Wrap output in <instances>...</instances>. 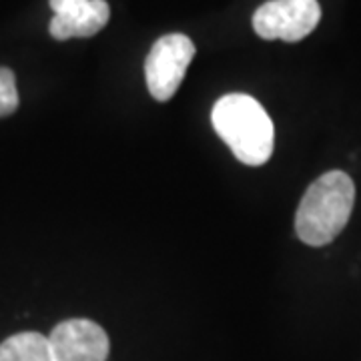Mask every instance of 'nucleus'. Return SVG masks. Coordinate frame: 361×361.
Segmentation results:
<instances>
[{
	"label": "nucleus",
	"instance_id": "4",
	"mask_svg": "<svg viewBox=\"0 0 361 361\" xmlns=\"http://www.w3.org/2000/svg\"><path fill=\"white\" fill-rule=\"evenodd\" d=\"M322 20L317 0H269L253 14V28L263 40L299 42Z\"/></svg>",
	"mask_w": 361,
	"mask_h": 361
},
{
	"label": "nucleus",
	"instance_id": "3",
	"mask_svg": "<svg viewBox=\"0 0 361 361\" xmlns=\"http://www.w3.org/2000/svg\"><path fill=\"white\" fill-rule=\"evenodd\" d=\"M193 56V40L179 32L165 35L151 47L145 61V78L155 101L165 103L175 97Z\"/></svg>",
	"mask_w": 361,
	"mask_h": 361
},
{
	"label": "nucleus",
	"instance_id": "2",
	"mask_svg": "<svg viewBox=\"0 0 361 361\" xmlns=\"http://www.w3.org/2000/svg\"><path fill=\"white\" fill-rule=\"evenodd\" d=\"M355 203V185L343 171L313 180L295 213L297 237L311 247L331 243L345 229Z\"/></svg>",
	"mask_w": 361,
	"mask_h": 361
},
{
	"label": "nucleus",
	"instance_id": "7",
	"mask_svg": "<svg viewBox=\"0 0 361 361\" xmlns=\"http://www.w3.org/2000/svg\"><path fill=\"white\" fill-rule=\"evenodd\" d=\"M0 361H54L49 337L23 331L0 343Z\"/></svg>",
	"mask_w": 361,
	"mask_h": 361
},
{
	"label": "nucleus",
	"instance_id": "1",
	"mask_svg": "<svg viewBox=\"0 0 361 361\" xmlns=\"http://www.w3.org/2000/svg\"><path fill=\"white\" fill-rule=\"evenodd\" d=\"M211 123L235 159L249 167L265 165L273 155V121L251 94L231 92L221 97L211 111Z\"/></svg>",
	"mask_w": 361,
	"mask_h": 361
},
{
	"label": "nucleus",
	"instance_id": "8",
	"mask_svg": "<svg viewBox=\"0 0 361 361\" xmlns=\"http://www.w3.org/2000/svg\"><path fill=\"white\" fill-rule=\"evenodd\" d=\"M16 109H18L16 77L11 68L0 66V118L13 115Z\"/></svg>",
	"mask_w": 361,
	"mask_h": 361
},
{
	"label": "nucleus",
	"instance_id": "5",
	"mask_svg": "<svg viewBox=\"0 0 361 361\" xmlns=\"http://www.w3.org/2000/svg\"><path fill=\"white\" fill-rule=\"evenodd\" d=\"M54 361H106L111 351L109 336L90 319L61 322L49 336Z\"/></svg>",
	"mask_w": 361,
	"mask_h": 361
},
{
	"label": "nucleus",
	"instance_id": "6",
	"mask_svg": "<svg viewBox=\"0 0 361 361\" xmlns=\"http://www.w3.org/2000/svg\"><path fill=\"white\" fill-rule=\"evenodd\" d=\"M54 16L51 30L52 39H89L101 32L109 18L111 6L106 0H49Z\"/></svg>",
	"mask_w": 361,
	"mask_h": 361
}]
</instances>
